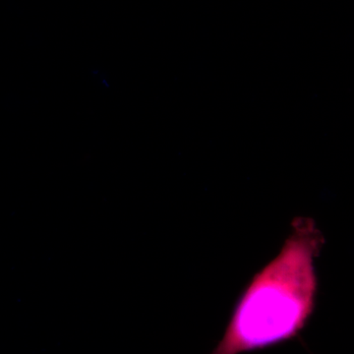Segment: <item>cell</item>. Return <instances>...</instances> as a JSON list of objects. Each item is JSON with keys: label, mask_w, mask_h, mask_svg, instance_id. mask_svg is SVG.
Here are the masks:
<instances>
[{"label": "cell", "mask_w": 354, "mask_h": 354, "mask_svg": "<svg viewBox=\"0 0 354 354\" xmlns=\"http://www.w3.org/2000/svg\"><path fill=\"white\" fill-rule=\"evenodd\" d=\"M324 244L313 218L297 216L291 221L281 251L244 288L211 354L250 353L297 337L315 310V262Z\"/></svg>", "instance_id": "cell-1"}]
</instances>
